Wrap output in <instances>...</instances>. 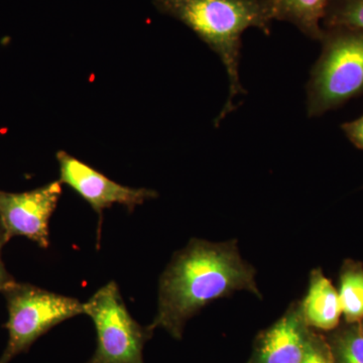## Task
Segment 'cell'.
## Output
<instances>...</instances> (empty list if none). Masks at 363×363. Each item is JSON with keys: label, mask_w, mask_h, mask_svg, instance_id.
I'll return each mask as SVG.
<instances>
[{"label": "cell", "mask_w": 363, "mask_h": 363, "mask_svg": "<svg viewBox=\"0 0 363 363\" xmlns=\"http://www.w3.org/2000/svg\"><path fill=\"white\" fill-rule=\"evenodd\" d=\"M300 307L307 326L319 330H333L342 315L338 291L321 269L312 272L307 295Z\"/></svg>", "instance_id": "9"}, {"label": "cell", "mask_w": 363, "mask_h": 363, "mask_svg": "<svg viewBox=\"0 0 363 363\" xmlns=\"http://www.w3.org/2000/svg\"><path fill=\"white\" fill-rule=\"evenodd\" d=\"M324 28H350L363 30V0H331Z\"/></svg>", "instance_id": "12"}, {"label": "cell", "mask_w": 363, "mask_h": 363, "mask_svg": "<svg viewBox=\"0 0 363 363\" xmlns=\"http://www.w3.org/2000/svg\"><path fill=\"white\" fill-rule=\"evenodd\" d=\"M336 363H363V336L358 328L339 334L332 347Z\"/></svg>", "instance_id": "13"}, {"label": "cell", "mask_w": 363, "mask_h": 363, "mask_svg": "<svg viewBox=\"0 0 363 363\" xmlns=\"http://www.w3.org/2000/svg\"><path fill=\"white\" fill-rule=\"evenodd\" d=\"M9 320L4 327L9 332L6 347L0 363L28 352L38 339L55 326L84 314V303L30 285L16 283L4 290Z\"/></svg>", "instance_id": "4"}, {"label": "cell", "mask_w": 363, "mask_h": 363, "mask_svg": "<svg viewBox=\"0 0 363 363\" xmlns=\"http://www.w3.org/2000/svg\"><path fill=\"white\" fill-rule=\"evenodd\" d=\"M84 314L92 319L97 335L96 350L86 363H145L143 348L154 330L133 319L116 281L84 303Z\"/></svg>", "instance_id": "5"}, {"label": "cell", "mask_w": 363, "mask_h": 363, "mask_svg": "<svg viewBox=\"0 0 363 363\" xmlns=\"http://www.w3.org/2000/svg\"><path fill=\"white\" fill-rule=\"evenodd\" d=\"M331 0H272L274 20L286 21L312 40H321L323 23Z\"/></svg>", "instance_id": "10"}, {"label": "cell", "mask_w": 363, "mask_h": 363, "mask_svg": "<svg viewBox=\"0 0 363 363\" xmlns=\"http://www.w3.org/2000/svg\"><path fill=\"white\" fill-rule=\"evenodd\" d=\"M62 195V183L52 182L23 193L0 191V222L7 238L23 236L40 247H50L49 224Z\"/></svg>", "instance_id": "7"}, {"label": "cell", "mask_w": 363, "mask_h": 363, "mask_svg": "<svg viewBox=\"0 0 363 363\" xmlns=\"http://www.w3.org/2000/svg\"><path fill=\"white\" fill-rule=\"evenodd\" d=\"M238 291L260 297L255 269L241 257L235 241L192 240L162 274L159 309L150 328L164 329L181 339L184 327L196 313Z\"/></svg>", "instance_id": "1"}, {"label": "cell", "mask_w": 363, "mask_h": 363, "mask_svg": "<svg viewBox=\"0 0 363 363\" xmlns=\"http://www.w3.org/2000/svg\"><path fill=\"white\" fill-rule=\"evenodd\" d=\"M358 330H359L360 334L363 336V319L359 322V326H358Z\"/></svg>", "instance_id": "17"}, {"label": "cell", "mask_w": 363, "mask_h": 363, "mask_svg": "<svg viewBox=\"0 0 363 363\" xmlns=\"http://www.w3.org/2000/svg\"><path fill=\"white\" fill-rule=\"evenodd\" d=\"M162 14L176 18L192 30L225 67L229 96L216 126L234 111V99L245 95L240 84V63L243 33L250 28L269 35L274 21L272 0H152Z\"/></svg>", "instance_id": "2"}, {"label": "cell", "mask_w": 363, "mask_h": 363, "mask_svg": "<svg viewBox=\"0 0 363 363\" xmlns=\"http://www.w3.org/2000/svg\"><path fill=\"white\" fill-rule=\"evenodd\" d=\"M9 241L6 230H4V226L0 222V293L4 292V290H6L9 286L16 281V279L7 271L6 264L2 260V250Z\"/></svg>", "instance_id": "16"}, {"label": "cell", "mask_w": 363, "mask_h": 363, "mask_svg": "<svg viewBox=\"0 0 363 363\" xmlns=\"http://www.w3.org/2000/svg\"><path fill=\"white\" fill-rule=\"evenodd\" d=\"M309 327L300 303L293 305L259 339L255 363H301L304 357Z\"/></svg>", "instance_id": "8"}, {"label": "cell", "mask_w": 363, "mask_h": 363, "mask_svg": "<svg viewBox=\"0 0 363 363\" xmlns=\"http://www.w3.org/2000/svg\"><path fill=\"white\" fill-rule=\"evenodd\" d=\"M322 52L307 85V113L323 116L363 94V30L324 28Z\"/></svg>", "instance_id": "3"}, {"label": "cell", "mask_w": 363, "mask_h": 363, "mask_svg": "<svg viewBox=\"0 0 363 363\" xmlns=\"http://www.w3.org/2000/svg\"><path fill=\"white\" fill-rule=\"evenodd\" d=\"M60 166V182L73 189L99 215L98 236L102 214L112 205H123L133 212L145 200L156 198V191L147 188H130L107 178L104 174L64 150L56 154Z\"/></svg>", "instance_id": "6"}, {"label": "cell", "mask_w": 363, "mask_h": 363, "mask_svg": "<svg viewBox=\"0 0 363 363\" xmlns=\"http://www.w3.org/2000/svg\"><path fill=\"white\" fill-rule=\"evenodd\" d=\"M341 130L354 147L363 150V116L341 125Z\"/></svg>", "instance_id": "15"}, {"label": "cell", "mask_w": 363, "mask_h": 363, "mask_svg": "<svg viewBox=\"0 0 363 363\" xmlns=\"http://www.w3.org/2000/svg\"><path fill=\"white\" fill-rule=\"evenodd\" d=\"M339 300L346 322L359 323L363 319V267L353 260H346L340 272Z\"/></svg>", "instance_id": "11"}, {"label": "cell", "mask_w": 363, "mask_h": 363, "mask_svg": "<svg viewBox=\"0 0 363 363\" xmlns=\"http://www.w3.org/2000/svg\"><path fill=\"white\" fill-rule=\"evenodd\" d=\"M301 363H336L333 350L323 338L310 332L304 357Z\"/></svg>", "instance_id": "14"}]
</instances>
